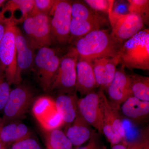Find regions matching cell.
Here are the masks:
<instances>
[{"instance_id":"obj_12","label":"cell","mask_w":149,"mask_h":149,"mask_svg":"<svg viewBox=\"0 0 149 149\" xmlns=\"http://www.w3.org/2000/svg\"><path fill=\"white\" fill-rule=\"evenodd\" d=\"M77 111L86 122L98 133L102 134L103 113L99 91H94L78 99Z\"/></svg>"},{"instance_id":"obj_11","label":"cell","mask_w":149,"mask_h":149,"mask_svg":"<svg viewBox=\"0 0 149 149\" xmlns=\"http://www.w3.org/2000/svg\"><path fill=\"white\" fill-rule=\"evenodd\" d=\"M32 107L34 117L46 131L59 128L63 122L56 108L55 101L47 96L35 100Z\"/></svg>"},{"instance_id":"obj_30","label":"cell","mask_w":149,"mask_h":149,"mask_svg":"<svg viewBox=\"0 0 149 149\" xmlns=\"http://www.w3.org/2000/svg\"><path fill=\"white\" fill-rule=\"evenodd\" d=\"M101 134L96 132L88 141V143L84 146L75 147L73 149H107L102 141Z\"/></svg>"},{"instance_id":"obj_16","label":"cell","mask_w":149,"mask_h":149,"mask_svg":"<svg viewBox=\"0 0 149 149\" xmlns=\"http://www.w3.org/2000/svg\"><path fill=\"white\" fill-rule=\"evenodd\" d=\"M119 111L123 117L136 124H141L148 119L149 102L131 96L122 103Z\"/></svg>"},{"instance_id":"obj_23","label":"cell","mask_w":149,"mask_h":149,"mask_svg":"<svg viewBox=\"0 0 149 149\" xmlns=\"http://www.w3.org/2000/svg\"><path fill=\"white\" fill-rule=\"evenodd\" d=\"M129 13L138 15L142 19L144 24H149V0H128Z\"/></svg>"},{"instance_id":"obj_18","label":"cell","mask_w":149,"mask_h":149,"mask_svg":"<svg viewBox=\"0 0 149 149\" xmlns=\"http://www.w3.org/2000/svg\"><path fill=\"white\" fill-rule=\"evenodd\" d=\"M75 90L82 95H86L94 92L97 88L91 62L78 60L76 65Z\"/></svg>"},{"instance_id":"obj_33","label":"cell","mask_w":149,"mask_h":149,"mask_svg":"<svg viewBox=\"0 0 149 149\" xmlns=\"http://www.w3.org/2000/svg\"><path fill=\"white\" fill-rule=\"evenodd\" d=\"M127 146L128 141L126 140H123L118 144H116L111 147V149H127Z\"/></svg>"},{"instance_id":"obj_2","label":"cell","mask_w":149,"mask_h":149,"mask_svg":"<svg viewBox=\"0 0 149 149\" xmlns=\"http://www.w3.org/2000/svg\"><path fill=\"white\" fill-rule=\"evenodd\" d=\"M119 64L130 69H149V30L143 29L123 44Z\"/></svg>"},{"instance_id":"obj_21","label":"cell","mask_w":149,"mask_h":149,"mask_svg":"<svg viewBox=\"0 0 149 149\" xmlns=\"http://www.w3.org/2000/svg\"><path fill=\"white\" fill-rule=\"evenodd\" d=\"M132 96L145 101L149 102V77L140 74H129Z\"/></svg>"},{"instance_id":"obj_8","label":"cell","mask_w":149,"mask_h":149,"mask_svg":"<svg viewBox=\"0 0 149 149\" xmlns=\"http://www.w3.org/2000/svg\"><path fill=\"white\" fill-rule=\"evenodd\" d=\"M23 28L35 49L49 47L54 42L49 15L38 14L29 16L23 22Z\"/></svg>"},{"instance_id":"obj_10","label":"cell","mask_w":149,"mask_h":149,"mask_svg":"<svg viewBox=\"0 0 149 149\" xmlns=\"http://www.w3.org/2000/svg\"><path fill=\"white\" fill-rule=\"evenodd\" d=\"M78 60V56L74 49L61 59L52 90H56L59 93H68L76 91V65Z\"/></svg>"},{"instance_id":"obj_4","label":"cell","mask_w":149,"mask_h":149,"mask_svg":"<svg viewBox=\"0 0 149 149\" xmlns=\"http://www.w3.org/2000/svg\"><path fill=\"white\" fill-rule=\"evenodd\" d=\"M72 1H56L49 13L51 32L54 42L65 45L70 42Z\"/></svg>"},{"instance_id":"obj_6","label":"cell","mask_w":149,"mask_h":149,"mask_svg":"<svg viewBox=\"0 0 149 149\" xmlns=\"http://www.w3.org/2000/svg\"><path fill=\"white\" fill-rule=\"evenodd\" d=\"M99 91L103 113L102 134L112 147L126 140L125 130L119 110L113 106L104 95L103 89L100 88Z\"/></svg>"},{"instance_id":"obj_17","label":"cell","mask_w":149,"mask_h":149,"mask_svg":"<svg viewBox=\"0 0 149 149\" xmlns=\"http://www.w3.org/2000/svg\"><path fill=\"white\" fill-rule=\"evenodd\" d=\"M77 91L68 93L59 92L55 100L57 111L65 128L74 121L77 112L78 100Z\"/></svg>"},{"instance_id":"obj_31","label":"cell","mask_w":149,"mask_h":149,"mask_svg":"<svg viewBox=\"0 0 149 149\" xmlns=\"http://www.w3.org/2000/svg\"><path fill=\"white\" fill-rule=\"evenodd\" d=\"M31 135V131L27 125L24 123L19 122L17 126L12 143L30 138Z\"/></svg>"},{"instance_id":"obj_27","label":"cell","mask_w":149,"mask_h":149,"mask_svg":"<svg viewBox=\"0 0 149 149\" xmlns=\"http://www.w3.org/2000/svg\"><path fill=\"white\" fill-rule=\"evenodd\" d=\"M84 1L93 10L107 14L114 3V1L109 0H85Z\"/></svg>"},{"instance_id":"obj_5","label":"cell","mask_w":149,"mask_h":149,"mask_svg":"<svg viewBox=\"0 0 149 149\" xmlns=\"http://www.w3.org/2000/svg\"><path fill=\"white\" fill-rule=\"evenodd\" d=\"M60 61L54 49L43 47L38 49L34 63L37 79L43 91L48 92L52 90Z\"/></svg>"},{"instance_id":"obj_7","label":"cell","mask_w":149,"mask_h":149,"mask_svg":"<svg viewBox=\"0 0 149 149\" xmlns=\"http://www.w3.org/2000/svg\"><path fill=\"white\" fill-rule=\"evenodd\" d=\"M7 19L4 34L0 42V64L4 68L9 83L15 84L17 74V55L15 24Z\"/></svg>"},{"instance_id":"obj_29","label":"cell","mask_w":149,"mask_h":149,"mask_svg":"<svg viewBox=\"0 0 149 149\" xmlns=\"http://www.w3.org/2000/svg\"><path fill=\"white\" fill-rule=\"evenodd\" d=\"M6 149H42V148L36 140L30 137L10 144Z\"/></svg>"},{"instance_id":"obj_20","label":"cell","mask_w":149,"mask_h":149,"mask_svg":"<svg viewBox=\"0 0 149 149\" xmlns=\"http://www.w3.org/2000/svg\"><path fill=\"white\" fill-rule=\"evenodd\" d=\"M33 6L34 1L32 0H11L6 2L1 12L3 13L8 12L10 16L7 19L12 22L17 13L18 22H20L30 16Z\"/></svg>"},{"instance_id":"obj_9","label":"cell","mask_w":149,"mask_h":149,"mask_svg":"<svg viewBox=\"0 0 149 149\" xmlns=\"http://www.w3.org/2000/svg\"><path fill=\"white\" fill-rule=\"evenodd\" d=\"M111 33L118 40L123 43L143 30L144 23L138 15L123 14L111 8L108 13Z\"/></svg>"},{"instance_id":"obj_35","label":"cell","mask_w":149,"mask_h":149,"mask_svg":"<svg viewBox=\"0 0 149 149\" xmlns=\"http://www.w3.org/2000/svg\"><path fill=\"white\" fill-rule=\"evenodd\" d=\"M6 1H4V0H0V6L3 5Z\"/></svg>"},{"instance_id":"obj_3","label":"cell","mask_w":149,"mask_h":149,"mask_svg":"<svg viewBox=\"0 0 149 149\" xmlns=\"http://www.w3.org/2000/svg\"><path fill=\"white\" fill-rule=\"evenodd\" d=\"M35 100V93L31 87L24 84L17 85L11 91L4 107L3 125L23 118Z\"/></svg>"},{"instance_id":"obj_14","label":"cell","mask_w":149,"mask_h":149,"mask_svg":"<svg viewBox=\"0 0 149 149\" xmlns=\"http://www.w3.org/2000/svg\"><path fill=\"white\" fill-rule=\"evenodd\" d=\"M17 55V74L15 85L20 84L22 73L30 68L34 63L35 49L17 27L15 36Z\"/></svg>"},{"instance_id":"obj_22","label":"cell","mask_w":149,"mask_h":149,"mask_svg":"<svg viewBox=\"0 0 149 149\" xmlns=\"http://www.w3.org/2000/svg\"><path fill=\"white\" fill-rule=\"evenodd\" d=\"M45 143L47 149H74L65 133L59 128L46 131Z\"/></svg>"},{"instance_id":"obj_34","label":"cell","mask_w":149,"mask_h":149,"mask_svg":"<svg viewBox=\"0 0 149 149\" xmlns=\"http://www.w3.org/2000/svg\"><path fill=\"white\" fill-rule=\"evenodd\" d=\"M6 147L3 143L2 141L0 140V149H6Z\"/></svg>"},{"instance_id":"obj_28","label":"cell","mask_w":149,"mask_h":149,"mask_svg":"<svg viewBox=\"0 0 149 149\" xmlns=\"http://www.w3.org/2000/svg\"><path fill=\"white\" fill-rule=\"evenodd\" d=\"M55 1L54 0H35L33 10L30 16L38 14L49 15Z\"/></svg>"},{"instance_id":"obj_19","label":"cell","mask_w":149,"mask_h":149,"mask_svg":"<svg viewBox=\"0 0 149 149\" xmlns=\"http://www.w3.org/2000/svg\"><path fill=\"white\" fill-rule=\"evenodd\" d=\"M96 132V130L85 121L77 111L74 121L71 125L65 128L64 133L75 148L80 146L89 141Z\"/></svg>"},{"instance_id":"obj_25","label":"cell","mask_w":149,"mask_h":149,"mask_svg":"<svg viewBox=\"0 0 149 149\" xmlns=\"http://www.w3.org/2000/svg\"><path fill=\"white\" fill-rule=\"evenodd\" d=\"M127 149H149L148 127L141 130L139 136L136 139L128 142Z\"/></svg>"},{"instance_id":"obj_13","label":"cell","mask_w":149,"mask_h":149,"mask_svg":"<svg viewBox=\"0 0 149 149\" xmlns=\"http://www.w3.org/2000/svg\"><path fill=\"white\" fill-rule=\"evenodd\" d=\"M125 67L122 65L117 69L113 80L106 88L108 94V99L118 110L127 99L133 96L130 89V77L125 72Z\"/></svg>"},{"instance_id":"obj_15","label":"cell","mask_w":149,"mask_h":149,"mask_svg":"<svg viewBox=\"0 0 149 149\" xmlns=\"http://www.w3.org/2000/svg\"><path fill=\"white\" fill-rule=\"evenodd\" d=\"M92 63L97 87L106 89L114 78L119 64L118 56L96 59Z\"/></svg>"},{"instance_id":"obj_36","label":"cell","mask_w":149,"mask_h":149,"mask_svg":"<svg viewBox=\"0 0 149 149\" xmlns=\"http://www.w3.org/2000/svg\"><path fill=\"white\" fill-rule=\"evenodd\" d=\"M3 125V123L2 118L0 117V128Z\"/></svg>"},{"instance_id":"obj_1","label":"cell","mask_w":149,"mask_h":149,"mask_svg":"<svg viewBox=\"0 0 149 149\" xmlns=\"http://www.w3.org/2000/svg\"><path fill=\"white\" fill-rule=\"evenodd\" d=\"M123 44L109 30L102 29L92 31L77 40L74 49L78 60L92 62L96 59L117 56Z\"/></svg>"},{"instance_id":"obj_32","label":"cell","mask_w":149,"mask_h":149,"mask_svg":"<svg viewBox=\"0 0 149 149\" xmlns=\"http://www.w3.org/2000/svg\"><path fill=\"white\" fill-rule=\"evenodd\" d=\"M7 24V19L0 11V42L2 39Z\"/></svg>"},{"instance_id":"obj_24","label":"cell","mask_w":149,"mask_h":149,"mask_svg":"<svg viewBox=\"0 0 149 149\" xmlns=\"http://www.w3.org/2000/svg\"><path fill=\"white\" fill-rule=\"evenodd\" d=\"M10 91V84L7 80L5 70L0 64V112L3 111Z\"/></svg>"},{"instance_id":"obj_26","label":"cell","mask_w":149,"mask_h":149,"mask_svg":"<svg viewBox=\"0 0 149 149\" xmlns=\"http://www.w3.org/2000/svg\"><path fill=\"white\" fill-rule=\"evenodd\" d=\"M18 121L10 123L0 128V140L6 147L13 143Z\"/></svg>"}]
</instances>
